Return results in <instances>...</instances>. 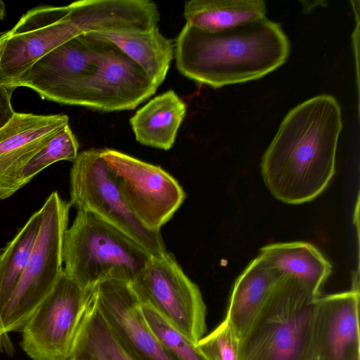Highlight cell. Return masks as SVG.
Wrapping results in <instances>:
<instances>
[{
  "mask_svg": "<svg viewBox=\"0 0 360 360\" xmlns=\"http://www.w3.org/2000/svg\"><path fill=\"white\" fill-rule=\"evenodd\" d=\"M342 129L340 106L328 94L312 97L288 112L261 161L264 181L274 198L299 205L323 191L335 172Z\"/></svg>",
  "mask_w": 360,
  "mask_h": 360,
  "instance_id": "obj_1",
  "label": "cell"
},
{
  "mask_svg": "<svg viewBox=\"0 0 360 360\" xmlns=\"http://www.w3.org/2000/svg\"><path fill=\"white\" fill-rule=\"evenodd\" d=\"M160 20L149 0H82L62 6H40L26 12L4 34L0 84L16 82L43 56L81 34L121 29H151Z\"/></svg>",
  "mask_w": 360,
  "mask_h": 360,
  "instance_id": "obj_2",
  "label": "cell"
},
{
  "mask_svg": "<svg viewBox=\"0 0 360 360\" xmlns=\"http://www.w3.org/2000/svg\"><path fill=\"white\" fill-rule=\"evenodd\" d=\"M289 54L288 37L266 17L217 32L186 23L174 44L179 72L213 88L258 79L283 65Z\"/></svg>",
  "mask_w": 360,
  "mask_h": 360,
  "instance_id": "obj_3",
  "label": "cell"
},
{
  "mask_svg": "<svg viewBox=\"0 0 360 360\" xmlns=\"http://www.w3.org/2000/svg\"><path fill=\"white\" fill-rule=\"evenodd\" d=\"M317 297L283 276L240 338L239 360H319Z\"/></svg>",
  "mask_w": 360,
  "mask_h": 360,
  "instance_id": "obj_4",
  "label": "cell"
},
{
  "mask_svg": "<svg viewBox=\"0 0 360 360\" xmlns=\"http://www.w3.org/2000/svg\"><path fill=\"white\" fill-rule=\"evenodd\" d=\"M151 256L128 236L94 214L77 210L64 233V271L82 288L108 279L132 283Z\"/></svg>",
  "mask_w": 360,
  "mask_h": 360,
  "instance_id": "obj_5",
  "label": "cell"
},
{
  "mask_svg": "<svg viewBox=\"0 0 360 360\" xmlns=\"http://www.w3.org/2000/svg\"><path fill=\"white\" fill-rule=\"evenodd\" d=\"M70 206L54 191L40 208V228L27 266L0 313L4 335L22 329L62 274L63 242Z\"/></svg>",
  "mask_w": 360,
  "mask_h": 360,
  "instance_id": "obj_6",
  "label": "cell"
},
{
  "mask_svg": "<svg viewBox=\"0 0 360 360\" xmlns=\"http://www.w3.org/2000/svg\"><path fill=\"white\" fill-rule=\"evenodd\" d=\"M102 149L79 153L70 173V205L88 212L120 231L151 257L166 254L160 231H150L136 218L122 197Z\"/></svg>",
  "mask_w": 360,
  "mask_h": 360,
  "instance_id": "obj_7",
  "label": "cell"
},
{
  "mask_svg": "<svg viewBox=\"0 0 360 360\" xmlns=\"http://www.w3.org/2000/svg\"><path fill=\"white\" fill-rule=\"evenodd\" d=\"M106 41L96 32L77 36L38 60L14 87H28L41 98L60 104L86 107Z\"/></svg>",
  "mask_w": 360,
  "mask_h": 360,
  "instance_id": "obj_8",
  "label": "cell"
},
{
  "mask_svg": "<svg viewBox=\"0 0 360 360\" xmlns=\"http://www.w3.org/2000/svg\"><path fill=\"white\" fill-rule=\"evenodd\" d=\"M91 295L63 270L22 329L24 352L33 360H70Z\"/></svg>",
  "mask_w": 360,
  "mask_h": 360,
  "instance_id": "obj_9",
  "label": "cell"
},
{
  "mask_svg": "<svg viewBox=\"0 0 360 360\" xmlns=\"http://www.w3.org/2000/svg\"><path fill=\"white\" fill-rule=\"evenodd\" d=\"M131 283L143 302L198 344L206 331V306L198 286L172 254L151 257Z\"/></svg>",
  "mask_w": 360,
  "mask_h": 360,
  "instance_id": "obj_10",
  "label": "cell"
},
{
  "mask_svg": "<svg viewBox=\"0 0 360 360\" xmlns=\"http://www.w3.org/2000/svg\"><path fill=\"white\" fill-rule=\"evenodd\" d=\"M120 193L139 222L160 231L179 210L186 193L165 170L117 150L102 149Z\"/></svg>",
  "mask_w": 360,
  "mask_h": 360,
  "instance_id": "obj_11",
  "label": "cell"
},
{
  "mask_svg": "<svg viewBox=\"0 0 360 360\" xmlns=\"http://www.w3.org/2000/svg\"><path fill=\"white\" fill-rule=\"evenodd\" d=\"M93 299L108 326L137 360H176L147 324L139 296L131 283L108 279L92 288Z\"/></svg>",
  "mask_w": 360,
  "mask_h": 360,
  "instance_id": "obj_12",
  "label": "cell"
},
{
  "mask_svg": "<svg viewBox=\"0 0 360 360\" xmlns=\"http://www.w3.org/2000/svg\"><path fill=\"white\" fill-rule=\"evenodd\" d=\"M158 86L110 41H106L89 86L86 108L103 112L133 110Z\"/></svg>",
  "mask_w": 360,
  "mask_h": 360,
  "instance_id": "obj_13",
  "label": "cell"
},
{
  "mask_svg": "<svg viewBox=\"0 0 360 360\" xmlns=\"http://www.w3.org/2000/svg\"><path fill=\"white\" fill-rule=\"evenodd\" d=\"M359 289L319 297L315 342L319 360H360Z\"/></svg>",
  "mask_w": 360,
  "mask_h": 360,
  "instance_id": "obj_14",
  "label": "cell"
},
{
  "mask_svg": "<svg viewBox=\"0 0 360 360\" xmlns=\"http://www.w3.org/2000/svg\"><path fill=\"white\" fill-rule=\"evenodd\" d=\"M68 124L64 114L16 112L0 129V187Z\"/></svg>",
  "mask_w": 360,
  "mask_h": 360,
  "instance_id": "obj_15",
  "label": "cell"
},
{
  "mask_svg": "<svg viewBox=\"0 0 360 360\" xmlns=\"http://www.w3.org/2000/svg\"><path fill=\"white\" fill-rule=\"evenodd\" d=\"M283 275L259 255L236 279L225 319L239 338Z\"/></svg>",
  "mask_w": 360,
  "mask_h": 360,
  "instance_id": "obj_16",
  "label": "cell"
},
{
  "mask_svg": "<svg viewBox=\"0 0 360 360\" xmlns=\"http://www.w3.org/2000/svg\"><path fill=\"white\" fill-rule=\"evenodd\" d=\"M186 113V103L170 89L139 109L129 122L139 143L167 150L175 142Z\"/></svg>",
  "mask_w": 360,
  "mask_h": 360,
  "instance_id": "obj_17",
  "label": "cell"
},
{
  "mask_svg": "<svg viewBox=\"0 0 360 360\" xmlns=\"http://www.w3.org/2000/svg\"><path fill=\"white\" fill-rule=\"evenodd\" d=\"M96 32L134 60L158 86L163 82L174 55V47L158 27Z\"/></svg>",
  "mask_w": 360,
  "mask_h": 360,
  "instance_id": "obj_18",
  "label": "cell"
},
{
  "mask_svg": "<svg viewBox=\"0 0 360 360\" xmlns=\"http://www.w3.org/2000/svg\"><path fill=\"white\" fill-rule=\"evenodd\" d=\"M259 255L283 276L296 278L317 297L331 273L330 262L309 243L269 244L260 249Z\"/></svg>",
  "mask_w": 360,
  "mask_h": 360,
  "instance_id": "obj_19",
  "label": "cell"
},
{
  "mask_svg": "<svg viewBox=\"0 0 360 360\" xmlns=\"http://www.w3.org/2000/svg\"><path fill=\"white\" fill-rule=\"evenodd\" d=\"M262 0H191L185 2L186 23L198 29L217 32L266 17Z\"/></svg>",
  "mask_w": 360,
  "mask_h": 360,
  "instance_id": "obj_20",
  "label": "cell"
},
{
  "mask_svg": "<svg viewBox=\"0 0 360 360\" xmlns=\"http://www.w3.org/2000/svg\"><path fill=\"white\" fill-rule=\"evenodd\" d=\"M41 224L40 209L32 214L0 253V313L27 266Z\"/></svg>",
  "mask_w": 360,
  "mask_h": 360,
  "instance_id": "obj_21",
  "label": "cell"
},
{
  "mask_svg": "<svg viewBox=\"0 0 360 360\" xmlns=\"http://www.w3.org/2000/svg\"><path fill=\"white\" fill-rule=\"evenodd\" d=\"M79 143L69 124L57 132L18 172L0 187V200L8 198L37 174L59 161H75Z\"/></svg>",
  "mask_w": 360,
  "mask_h": 360,
  "instance_id": "obj_22",
  "label": "cell"
},
{
  "mask_svg": "<svg viewBox=\"0 0 360 360\" xmlns=\"http://www.w3.org/2000/svg\"><path fill=\"white\" fill-rule=\"evenodd\" d=\"M141 311L156 338L176 360H211L151 305L142 302Z\"/></svg>",
  "mask_w": 360,
  "mask_h": 360,
  "instance_id": "obj_23",
  "label": "cell"
},
{
  "mask_svg": "<svg viewBox=\"0 0 360 360\" xmlns=\"http://www.w3.org/2000/svg\"><path fill=\"white\" fill-rule=\"evenodd\" d=\"M240 338L231 325L224 320L197 345L211 360H239Z\"/></svg>",
  "mask_w": 360,
  "mask_h": 360,
  "instance_id": "obj_24",
  "label": "cell"
},
{
  "mask_svg": "<svg viewBox=\"0 0 360 360\" xmlns=\"http://www.w3.org/2000/svg\"><path fill=\"white\" fill-rule=\"evenodd\" d=\"M14 88L0 84V129L6 126L16 112L11 103V96Z\"/></svg>",
  "mask_w": 360,
  "mask_h": 360,
  "instance_id": "obj_25",
  "label": "cell"
},
{
  "mask_svg": "<svg viewBox=\"0 0 360 360\" xmlns=\"http://www.w3.org/2000/svg\"><path fill=\"white\" fill-rule=\"evenodd\" d=\"M6 15V6L4 1L0 0V20H3Z\"/></svg>",
  "mask_w": 360,
  "mask_h": 360,
  "instance_id": "obj_26",
  "label": "cell"
},
{
  "mask_svg": "<svg viewBox=\"0 0 360 360\" xmlns=\"http://www.w3.org/2000/svg\"><path fill=\"white\" fill-rule=\"evenodd\" d=\"M4 33H0V51L1 49L3 42H4Z\"/></svg>",
  "mask_w": 360,
  "mask_h": 360,
  "instance_id": "obj_27",
  "label": "cell"
},
{
  "mask_svg": "<svg viewBox=\"0 0 360 360\" xmlns=\"http://www.w3.org/2000/svg\"><path fill=\"white\" fill-rule=\"evenodd\" d=\"M4 335L2 334V332H1V323H0V339L1 338L4 337Z\"/></svg>",
  "mask_w": 360,
  "mask_h": 360,
  "instance_id": "obj_28",
  "label": "cell"
},
{
  "mask_svg": "<svg viewBox=\"0 0 360 360\" xmlns=\"http://www.w3.org/2000/svg\"><path fill=\"white\" fill-rule=\"evenodd\" d=\"M70 360H75V359H70Z\"/></svg>",
  "mask_w": 360,
  "mask_h": 360,
  "instance_id": "obj_29",
  "label": "cell"
}]
</instances>
